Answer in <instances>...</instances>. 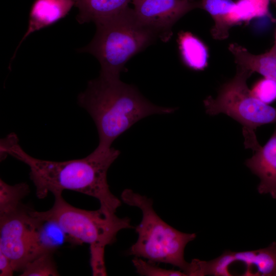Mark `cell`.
Returning <instances> with one entry per match:
<instances>
[{"label":"cell","mask_w":276,"mask_h":276,"mask_svg":"<svg viewBox=\"0 0 276 276\" xmlns=\"http://www.w3.org/2000/svg\"><path fill=\"white\" fill-rule=\"evenodd\" d=\"M120 151L114 148L97 147L86 157L63 162L38 159L26 153L16 134L1 140V155H10L28 165L30 177L39 198L51 192L53 195L72 190L97 199L100 208L108 214H115L120 200L109 189L107 173Z\"/></svg>","instance_id":"1"},{"label":"cell","mask_w":276,"mask_h":276,"mask_svg":"<svg viewBox=\"0 0 276 276\" xmlns=\"http://www.w3.org/2000/svg\"><path fill=\"white\" fill-rule=\"evenodd\" d=\"M79 105L90 115L97 128L98 147L109 148L113 141L140 120L153 114H168L175 109L156 106L136 87L120 78L100 76L88 83L78 97Z\"/></svg>","instance_id":"2"},{"label":"cell","mask_w":276,"mask_h":276,"mask_svg":"<svg viewBox=\"0 0 276 276\" xmlns=\"http://www.w3.org/2000/svg\"><path fill=\"white\" fill-rule=\"evenodd\" d=\"M95 24L94 38L78 51L95 56L101 66L100 76L107 78H120L130 58L160 39L158 34L142 22L129 7Z\"/></svg>","instance_id":"3"},{"label":"cell","mask_w":276,"mask_h":276,"mask_svg":"<svg viewBox=\"0 0 276 276\" xmlns=\"http://www.w3.org/2000/svg\"><path fill=\"white\" fill-rule=\"evenodd\" d=\"M121 199L142 212L141 222L135 228L138 238L128 254L152 263L171 264L189 276L191 265L185 260L184 250L187 244L196 238V234L180 232L167 224L154 210L152 200L145 196L126 189Z\"/></svg>","instance_id":"4"},{"label":"cell","mask_w":276,"mask_h":276,"mask_svg":"<svg viewBox=\"0 0 276 276\" xmlns=\"http://www.w3.org/2000/svg\"><path fill=\"white\" fill-rule=\"evenodd\" d=\"M54 203L49 210L32 214L41 221L56 223L68 239L76 243H88L90 249L105 250L116 240L117 235L123 229L133 227L128 217L120 218L108 214L101 208L95 211L79 209L67 203L61 193L54 194Z\"/></svg>","instance_id":"5"},{"label":"cell","mask_w":276,"mask_h":276,"mask_svg":"<svg viewBox=\"0 0 276 276\" xmlns=\"http://www.w3.org/2000/svg\"><path fill=\"white\" fill-rule=\"evenodd\" d=\"M253 73L237 66L235 76L223 84L216 98L203 101L206 113H224L234 119L243 128L255 130L257 127L276 123V108L254 97L248 88L247 79Z\"/></svg>","instance_id":"6"},{"label":"cell","mask_w":276,"mask_h":276,"mask_svg":"<svg viewBox=\"0 0 276 276\" xmlns=\"http://www.w3.org/2000/svg\"><path fill=\"white\" fill-rule=\"evenodd\" d=\"M31 210L22 205L16 211L0 216V251L9 258L14 271H22L39 256L35 234L39 220Z\"/></svg>","instance_id":"7"},{"label":"cell","mask_w":276,"mask_h":276,"mask_svg":"<svg viewBox=\"0 0 276 276\" xmlns=\"http://www.w3.org/2000/svg\"><path fill=\"white\" fill-rule=\"evenodd\" d=\"M131 3L139 19L165 42L171 38L172 29L179 19L200 8V2L190 0H132Z\"/></svg>","instance_id":"8"},{"label":"cell","mask_w":276,"mask_h":276,"mask_svg":"<svg viewBox=\"0 0 276 276\" xmlns=\"http://www.w3.org/2000/svg\"><path fill=\"white\" fill-rule=\"evenodd\" d=\"M244 145L252 150V156L245 165L260 180L258 186L260 194H269L276 199V129L264 146L259 143L255 131L243 129Z\"/></svg>","instance_id":"9"},{"label":"cell","mask_w":276,"mask_h":276,"mask_svg":"<svg viewBox=\"0 0 276 276\" xmlns=\"http://www.w3.org/2000/svg\"><path fill=\"white\" fill-rule=\"evenodd\" d=\"M229 270L236 264L244 266L241 275L276 276V242L265 248L222 253Z\"/></svg>","instance_id":"10"},{"label":"cell","mask_w":276,"mask_h":276,"mask_svg":"<svg viewBox=\"0 0 276 276\" xmlns=\"http://www.w3.org/2000/svg\"><path fill=\"white\" fill-rule=\"evenodd\" d=\"M74 5V0H35L30 9L28 29L19 43L13 58L20 44L29 35L51 26L65 17Z\"/></svg>","instance_id":"11"},{"label":"cell","mask_w":276,"mask_h":276,"mask_svg":"<svg viewBox=\"0 0 276 276\" xmlns=\"http://www.w3.org/2000/svg\"><path fill=\"white\" fill-rule=\"evenodd\" d=\"M79 12L76 19L80 24H95L119 14L132 0H74Z\"/></svg>","instance_id":"12"},{"label":"cell","mask_w":276,"mask_h":276,"mask_svg":"<svg viewBox=\"0 0 276 276\" xmlns=\"http://www.w3.org/2000/svg\"><path fill=\"white\" fill-rule=\"evenodd\" d=\"M229 51L235 58L237 66L246 68L252 73L256 72L276 82V57L268 52L254 54L245 48L237 43L229 45Z\"/></svg>","instance_id":"13"},{"label":"cell","mask_w":276,"mask_h":276,"mask_svg":"<svg viewBox=\"0 0 276 276\" xmlns=\"http://www.w3.org/2000/svg\"><path fill=\"white\" fill-rule=\"evenodd\" d=\"M182 61L188 67L202 71L208 63L209 52L206 46L197 36L190 32L181 31L177 38Z\"/></svg>","instance_id":"14"},{"label":"cell","mask_w":276,"mask_h":276,"mask_svg":"<svg viewBox=\"0 0 276 276\" xmlns=\"http://www.w3.org/2000/svg\"><path fill=\"white\" fill-rule=\"evenodd\" d=\"M233 0H201L200 8L208 12L214 21L211 29L214 39L223 40L229 36V30L233 26L229 17L235 4Z\"/></svg>","instance_id":"15"},{"label":"cell","mask_w":276,"mask_h":276,"mask_svg":"<svg viewBox=\"0 0 276 276\" xmlns=\"http://www.w3.org/2000/svg\"><path fill=\"white\" fill-rule=\"evenodd\" d=\"M270 0H237L235 2L230 14L231 21L234 26L251 19L270 16L269 5Z\"/></svg>","instance_id":"16"},{"label":"cell","mask_w":276,"mask_h":276,"mask_svg":"<svg viewBox=\"0 0 276 276\" xmlns=\"http://www.w3.org/2000/svg\"><path fill=\"white\" fill-rule=\"evenodd\" d=\"M26 183L10 185L0 179V216L11 214L21 205L22 200L29 193Z\"/></svg>","instance_id":"17"},{"label":"cell","mask_w":276,"mask_h":276,"mask_svg":"<svg viewBox=\"0 0 276 276\" xmlns=\"http://www.w3.org/2000/svg\"><path fill=\"white\" fill-rule=\"evenodd\" d=\"M53 252L42 253L36 257L25 266L21 276H57L59 274L53 260Z\"/></svg>","instance_id":"18"},{"label":"cell","mask_w":276,"mask_h":276,"mask_svg":"<svg viewBox=\"0 0 276 276\" xmlns=\"http://www.w3.org/2000/svg\"><path fill=\"white\" fill-rule=\"evenodd\" d=\"M136 272L146 276H186L181 270L166 269L154 265V263L144 261L141 258L136 257L132 260Z\"/></svg>","instance_id":"19"},{"label":"cell","mask_w":276,"mask_h":276,"mask_svg":"<svg viewBox=\"0 0 276 276\" xmlns=\"http://www.w3.org/2000/svg\"><path fill=\"white\" fill-rule=\"evenodd\" d=\"M250 91L258 99L269 104L276 100V82L264 77L254 84Z\"/></svg>","instance_id":"20"},{"label":"cell","mask_w":276,"mask_h":276,"mask_svg":"<svg viewBox=\"0 0 276 276\" xmlns=\"http://www.w3.org/2000/svg\"><path fill=\"white\" fill-rule=\"evenodd\" d=\"M14 270L9 258L0 251V275H12Z\"/></svg>","instance_id":"21"},{"label":"cell","mask_w":276,"mask_h":276,"mask_svg":"<svg viewBox=\"0 0 276 276\" xmlns=\"http://www.w3.org/2000/svg\"><path fill=\"white\" fill-rule=\"evenodd\" d=\"M269 54L276 57V33L275 36V41L272 48L267 51Z\"/></svg>","instance_id":"22"},{"label":"cell","mask_w":276,"mask_h":276,"mask_svg":"<svg viewBox=\"0 0 276 276\" xmlns=\"http://www.w3.org/2000/svg\"><path fill=\"white\" fill-rule=\"evenodd\" d=\"M273 4L276 7V0H270Z\"/></svg>","instance_id":"23"},{"label":"cell","mask_w":276,"mask_h":276,"mask_svg":"<svg viewBox=\"0 0 276 276\" xmlns=\"http://www.w3.org/2000/svg\"><path fill=\"white\" fill-rule=\"evenodd\" d=\"M190 1H193V0H190Z\"/></svg>","instance_id":"24"}]
</instances>
